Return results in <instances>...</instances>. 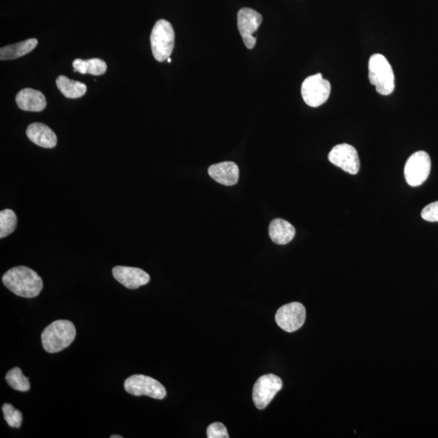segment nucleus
<instances>
[{
  "instance_id": "f257e3e1",
  "label": "nucleus",
  "mask_w": 438,
  "mask_h": 438,
  "mask_svg": "<svg viewBox=\"0 0 438 438\" xmlns=\"http://www.w3.org/2000/svg\"><path fill=\"white\" fill-rule=\"evenodd\" d=\"M2 280L8 290L21 297L34 298L43 288L41 277L27 266L12 268L3 275Z\"/></svg>"
},
{
  "instance_id": "f03ea898",
  "label": "nucleus",
  "mask_w": 438,
  "mask_h": 438,
  "mask_svg": "<svg viewBox=\"0 0 438 438\" xmlns=\"http://www.w3.org/2000/svg\"><path fill=\"white\" fill-rule=\"evenodd\" d=\"M77 335L75 325L68 320L54 321L42 333V343L49 353L60 352L69 347Z\"/></svg>"
},
{
  "instance_id": "7ed1b4c3",
  "label": "nucleus",
  "mask_w": 438,
  "mask_h": 438,
  "mask_svg": "<svg viewBox=\"0 0 438 438\" xmlns=\"http://www.w3.org/2000/svg\"><path fill=\"white\" fill-rule=\"evenodd\" d=\"M369 79L380 95H390L395 91V78L392 67L381 54H374L369 61Z\"/></svg>"
},
{
  "instance_id": "20e7f679",
  "label": "nucleus",
  "mask_w": 438,
  "mask_h": 438,
  "mask_svg": "<svg viewBox=\"0 0 438 438\" xmlns=\"http://www.w3.org/2000/svg\"><path fill=\"white\" fill-rule=\"evenodd\" d=\"M152 53L159 62L167 60L175 46V32L171 23L166 20L156 22L150 36Z\"/></svg>"
},
{
  "instance_id": "39448f33",
  "label": "nucleus",
  "mask_w": 438,
  "mask_h": 438,
  "mask_svg": "<svg viewBox=\"0 0 438 438\" xmlns=\"http://www.w3.org/2000/svg\"><path fill=\"white\" fill-rule=\"evenodd\" d=\"M332 92L329 80L317 73L307 78L301 86V95L308 106L319 107L325 104Z\"/></svg>"
},
{
  "instance_id": "423d86ee",
  "label": "nucleus",
  "mask_w": 438,
  "mask_h": 438,
  "mask_svg": "<svg viewBox=\"0 0 438 438\" xmlns=\"http://www.w3.org/2000/svg\"><path fill=\"white\" fill-rule=\"evenodd\" d=\"M124 389L133 396L146 395L155 400H163L167 396L166 388L157 380L145 375L136 374L124 382Z\"/></svg>"
},
{
  "instance_id": "0eeeda50",
  "label": "nucleus",
  "mask_w": 438,
  "mask_h": 438,
  "mask_svg": "<svg viewBox=\"0 0 438 438\" xmlns=\"http://www.w3.org/2000/svg\"><path fill=\"white\" fill-rule=\"evenodd\" d=\"M431 159L426 152H415L406 161L404 176L410 186L417 187L424 184L430 176Z\"/></svg>"
},
{
  "instance_id": "6e6552de",
  "label": "nucleus",
  "mask_w": 438,
  "mask_h": 438,
  "mask_svg": "<svg viewBox=\"0 0 438 438\" xmlns=\"http://www.w3.org/2000/svg\"><path fill=\"white\" fill-rule=\"evenodd\" d=\"M281 388L283 381L275 374L263 375L258 378L253 391V400L256 408L265 409Z\"/></svg>"
},
{
  "instance_id": "1a4fd4ad",
  "label": "nucleus",
  "mask_w": 438,
  "mask_h": 438,
  "mask_svg": "<svg viewBox=\"0 0 438 438\" xmlns=\"http://www.w3.org/2000/svg\"><path fill=\"white\" fill-rule=\"evenodd\" d=\"M306 319V308L299 302H292L281 306L275 315L277 325L288 333H292L301 329L305 324Z\"/></svg>"
},
{
  "instance_id": "9d476101",
  "label": "nucleus",
  "mask_w": 438,
  "mask_h": 438,
  "mask_svg": "<svg viewBox=\"0 0 438 438\" xmlns=\"http://www.w3.org/2000/svg\"><path fill=\"white\" fill-rule=\"evenodd\" d=\"M328 159L330 163L351 175H356L360 171V163L358 153L351 145L344 143V144L335 146L330 152Z\"/></svg>"
},
{
  "instance_id": "9b49d317",
  "label": "nucleus",
  "mask_w": 438,
  "mask_h": 438,
  "mask_svg": "<svg viewBox=\"0 0 438 438\" xmlns=\"http://www.w3.org/2000/svg\"><path fill=\"white\" fill-rule=\"evenodd\" d=\"M237 22L246 47L253 49L257 41V38L253 37V34L262 24V15L252 8H241L237 15Z\"/></svg>"
},
{
  "instance_id": "f8f14e48",
  "label": "nucleus",
  "mask_w": 438,
  "mask_h": 438,
  "mask_svg": "<svg viewBox=\"0 0 438 438\" xmlns=\"http://www.w3.org/2000/svg\"><path fill=\"white\" fill-rule=\"evenodd\" d=\"M113 274L119 283L131 290L139 288L150 280V275L146 271L135 267L115 266Z\"/></svg>"
},
{
  "instance_id": "ddd939ff",
  "label": "nucleus",
  "mask_w": 438,
  "mask_h": 438,
  "mask_svg": "<svg viewBox=\"0 0 438 438\" xmlns=\"http://www.w3.org/2000/svg\"><path fill=\"white\" fill-rule=\"evenodd\" d=\"M208 173L213 180L226 186L235 185L240 176L239 168L233 162L214 164L209 168Z\"/></svg>"
},
{
  "instance_id": "4468645a",
  "label": "nucleus",
  "mask_w": 438,
  "mask_h": 438,
  "mask_svg": "<svg viewBox=\"0 0 438 438\" xmlns=\"http://www.w3.org/2000/svg\"><path fill=\"white\" fill-rule=\"evenodd\" d=\"M26 135L34 144L43 148L52 149L57 145L56 133L47 125L42 123L31 124L27 128Z\"/></svg>"
},
{
  "instance_id": "2eb2a0df",
  "label": "nucleus",
  "mask_w": 438,
  "mask_h": 438,
  "mask_svg": "<svg viewBox=\"0 0 438 438\" xmlns=\"http://www.w3.org/2000/svg\"><path fill=\"white\" fill-rule=\"evenodd\" d=\"M16 102L19 108L32 113H39L47 106V100L43 93L36 89L26 88L17 93Z\"/></svg>"
},
{
  "instance_id": "dca6fc26",
  "label": "nucleus",
  "mask_w": 438,
  "mask_h": 438,
  "mask_svg": "<svg viewBox=\"0 0 438 438\" xmlns=\"http://www.w3.org/2000/svg\"><path fill=\"white\" fill-rule=\"evenodd\" d=\"M269 235L273 242L284 245L293 240L295 235H296V229L284 219L276 218L270 222Z\"/></svg>"
},
{
  "instance_id": "f3484780",
  "label": "nucleus",
  "mask_w": 438,
  "mask_h": 438,
  "mask_svg": "<svg viewBox=\"0 0 438 438\" xmlns=\"http://www.w3.org/2000/svg\"><path fill=\"white\" fill-rule=\"evenodd\" d=\"M38 40L30 38L25 41L16 44L9 45V46L0 49V60H12L24 56L32 51L38 46Z\"/></svg>"
},
{
  "instance_id": "a211bd4d",
  "label": "nucleus",
  "mask_w": 438,
  "mask_h": 438,
  "mask_svg": "<svg viewBox=\"0 0 438 438\" xmlns=\"http://www.w3.org/2000/svg\"><path fill=\"white\" fill-rule=\"evenodd\" d=\"M56 86L62 95L68 98H79L86 95V84L70 80L65 76H60L56 80Z\"/></svg>"
},
{
  "instance_id": "6ab92c4d",
  "label": "nucleus",
  "mask_w": 438,
  "mask_h": 438,
  "mask_svg": "<svg viewBox=\"0 0 438 438\" xmlns=\"http://www.w3.org/2000/svg\"><path fill=\"white\" fill-rule=\"evenodd\" d=\"M73 66L74 71H78L82 74L100 76L104 74L107 69L106 62L97 58L87 60H75Z\"/></svg>"
},
{
  "instance_id": "aec40b11",
  "label": "nucleus",
  "mask_w": 438,
  "mask_h": 438,
  "mask_svg": "<svg viewBox=\"0 0 438 438\" xmlns=\"http://www.w3.org/2000/svg\"><path fill=\"white\" fill-rule=\"evenodd\" d=\"M5 378L8 385L14 390L21 392L30 391V380L25 376L20 368L16 367L9 370Z\"/></svg>"
},
{
  "instance_id": "412c9836",
  "label": "nucleus",
  "mask_w": 438,
  "mask_h": 438,
  "mask_svg": "<svg viewBox=\"0 0 438 438\" xmlns=\"http://www.w3.org/2000/svg\"><path fill=\"white\" fill-rule=\"evenodd\" d=\"M17 225V218L10 209L0 212V238L3 239L14 232Z\"/></svg>"
},
{
  "instance_id": "4be33fe9",
  "label": "nucleus",
  "mask_w": 438,
  "mask_h": 438,
  "mask_svg": "<svg viewBox=\"0 0 438 438\" xmlns=\"http://www.w3.org/2000/svg\"><path fill=\"white\" fill-rule=\"evenodd\" d=\"M3 413L4 419H5L9 426L16 428L21 426L22 422H23V415H22L19 410L13 408V406L10 404H4Z\"/></svg>"
},
{
  "instance_id": "5701e85b",
  "label": "nucleus",
  "mask_w": 438,
  "mask_h": 438,
  "mask_svg": "<svg viewBox=\"0 0 438 438\" xmlns=\"http://www.w3.org/2000/svg\"><path fill=\"white\" fill-rule=\"evenodd\" d=\"M208 438H228L227 428L220 422L213 423L207 428Z\"/></svg>"
},
{
  "instance_id": "b1692460",
  "label": "nucleus",
  "mask_w": 438,
  "mask_h": 438,
  "mask_svg": "<svg viewBox=\"0 0 438 438\" xmlns=\"http://www.w3.org/2000/svg\"><path fill=\"white\" fill-rule=\"evenodd\" d=\"M422 217L428 222H438V200L426 205L422 211Z\"/></svg>"
},
{
  "instance_id": "393cba45",
  "label": "nucleus",
  "mask_w": 438,
  "mask_h": 438,
  "mask_svg": "<svg viewBox=\"0 0 438 438\" xmlns=\"http://www.w3.org/2000/svg\"><path fill=\"white\" fill-rule=\"evenodd\" d=\"M122 437H123L120 436V435H113V436H111V438H122Z\"/></svg>"
},
{
  "instance_id": "a878e982",
  "label": "nucleus",
  "mask_w": 438,
  "mask_h": 438,
  "mask_svg": "<svg viewBox=\"0 0 438 438\" xmlns=\"http://www.w3.org/2000/svg\"><path fill=\"white\" fill-rule=\"evenodd\" d=\"M168 62H172L171 58H168Z\"/></svg>"
}]
</instances>
